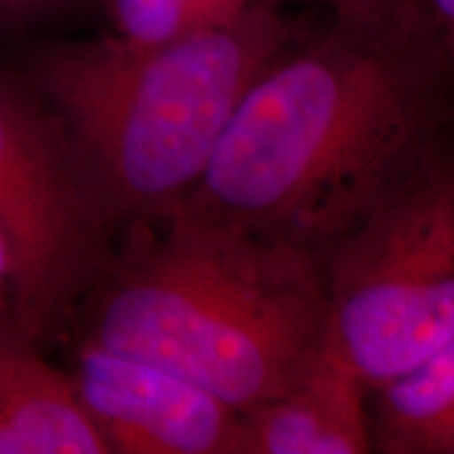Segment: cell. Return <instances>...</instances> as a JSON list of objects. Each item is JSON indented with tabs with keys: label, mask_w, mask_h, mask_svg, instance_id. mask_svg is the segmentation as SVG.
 I'll return each instance as SVG.
<instances>
[{
	"label": "cell",
	"mask_w": 454,
	"mask_h": 454,
	"mask_svg": "<svg viewBox=\"0 0 454 454\" xmlns=\"http://www.w3.org/2000/svg\"><path fill=\"white\" fill-rule=\"evenodd\" d=\"M15 316L13 308V270H11V253L7 238L0 230V317Z\"/></svg>",
	"instance_id": "13"
},
{
	"label": "cell",
	"mask_w": 454,
	"mask_h": 454,
	"mask_svg": "<svg viewBox=\"0 0 454 454\" xmlns=\"http://www.w3.org/2000/svg\"><path fill=\"white\" fill-rule=\"evenodd\" d=\"M114 36L135 44H164L207 27L184 0H110Z\"/></svg>",
	"instance_id": "10"
},
{
	"label": "cell",
	"mask_w": 454,
	"mask_h": 454,
	"mask_svg": "<svg viewBox=\"0 0 454 454\" xmlns=\"http://www.w3.org/2000/svg\"><path fill=\"white\" fill-rule=\"evenodd\" d=\"M328 328L371 389L454 339V160L444 150L325 259Z\"/></svg>",
	"instance_id": "4"
},
{
	"label": "cell",
	"mask_w": 454,
	"mask_h": 454,
	"mask_svg": "<svg viewBox=\"0 0 454 454\" xmlns=\"http://www.w3.org/2000/svg\"><path fill=\"white\" fill-rule=\"evenodd\" d=\"M70 377L110 454H244L242 412L156 362L81 339Z\"/></svg>",
	"instance_id": "6"
},
{
	"label": "cell",
	"mask_w": 454,
	"mask_h": 454,
	"mask_svg": "<svg viewBox=\"0 0 454 454\" xmlns=\"http://www.w3.org/2000/svg\"><path fill=\"white\" fill-rule=\"evenodd\" d=\"M294 41L257 3L230 24L164 44L57 43L21 82L53 118L84 196L118 238L179 207L202 179L247 89Z\"/></svg>",
	"instance_id": "3"
},
{
	"label": "cell",
	"mask_w": 454,
	"mask_h": 454,
	"mask_svg": "<svg viewBox=\"0 0 454 454\" xmlns=\"http://www.w3.org/2000/svg\"><path fill=\"white\" fill-rule=\"evenodd\" d=\"M452 72L425 3L334 13L257 74L181 204L325 263L444 152Z\"/></svg>",
	"instance_id": "1"
},
{
	"label": "cell",
	"mask_w": 454,
	"mask_h": 454,
	"mask_svg": "<svg viewBox=\"0 0 454 454\" xmlns=\"http://www.w3.org/2000/svg\"><path fill=\"white\" fill-rule=\"evenodd\" d=\"M0 454H110L70 372L13 314L0 317Z\"/></svg>",
	"instance_id": "8"
},
{
	"label": "cell",
	"mask_w": 454,
	"mask_h": 454,
	"mask_svg": "<svg viewBox=\"0 0 454 454\" xmlns=\"http://www.w3.org/2000/svg\"><path fill=\"white\" fill-rule=\"evenodd\" d=\"M200 27L230 24L253 7L254 0H184Z\"/></svg>",
	"instance_id": "12"
},
{
	"label": "cell",
	"mask_w": 454,
	"mask_h": 454,
	"mask_svg": "<svg viewBox=\"0 0 454 454\" xmlns=\"http://www.w3.org/2000/svg\"><path fill=\"white\" fill-rule=\"evenodd\" d=\"M244 454L372 452L371 387L328 334L325 349L280 395L242 411Z\"/></svg>",
	"instance_id": "7"
},
{
	"label": "cell",
	"mask_w": 454,
	"mask_h": 454,
	"mask_svg": "<svg viewBox=\"0 0 454 454\" xmlns=\"http://www.w3.org/2000/svg\"><path fill=\"white\" fill-rule=\"evenodd\" d=\"M372 452L454 454V339L371 389Z\"/></svg>",
	"instance_id": "9"
},
{
	"label": "cell",
	"mask_w": 454,
	"mask_h": 454,
	"mask_svg": "<svg viewBox=\"0 0 454 454\" xmlns=\"http://www.w3.org/2000/svg\"><path fill=\"white\" fill-rule=\"evenodd\" d=\"M320 3L331 4L334 13H362V11L381 7L389 0H320Z\"/></svg>",
	"instance_id": "15"
},
{
	"label": "cell",
	"mask_w": 454,
	"mask_h": 454,
	"mask_svg": "<svg viewBox=\"0 0 454 454\" xmlns=\"http://www.w3.org/2000/svg\"><path fill=\"white\" fill-rule=\"evenodd\" d=\"M82 339L156 362L236 411L280 395L325 349V263L179 204L121 231L78 305Z\"/></svg>",
	"instance_id": "2"
},
{
	"label": "cell",
	"mask_w": 454,
	"mask_h": 454,
	"mask_svg": "<svg viewBox=\"0 0 454 454\" xmlns=\"http://www.w3.org/2000/svg\"><path fill=\"white\" fill-rule=\"evenodd\" d=\"M0 230L15 320L47 343L110 265L116 236L93 211L53 118L24 82L0 76Z\"/></svg>",
	"instance_id": "5"
},
{
	"label": "cell",
	"mask_w": 454,
	"mask_h": 454,
	"mask_svg": "<svg viewBox=\"0 0 454 454\" xmlns=\"http://www.w3.org/2000/svg\"><path fill=\"white\" fill-rule=\"evenodd\" d=\"M427 9L438 26L442 41L454 61V0H427Z\"/></svg>",
	"instance_id": "14"
},
{
	"label": "cell",
	"mask_w": 454,
	"mask_h": 454,
	"mask_svg": "<svg viewBox=\"0 0 454 454\" xmlns=\"http://www.w3.org/2000/svg\"><path fill=\"white\" fill-rule=\"evenodd\" d=\"M70 0H0V32L43 20L57 9L66 7Z\"/></svg>",
	"instance_id": "11"
}]
</instances>
